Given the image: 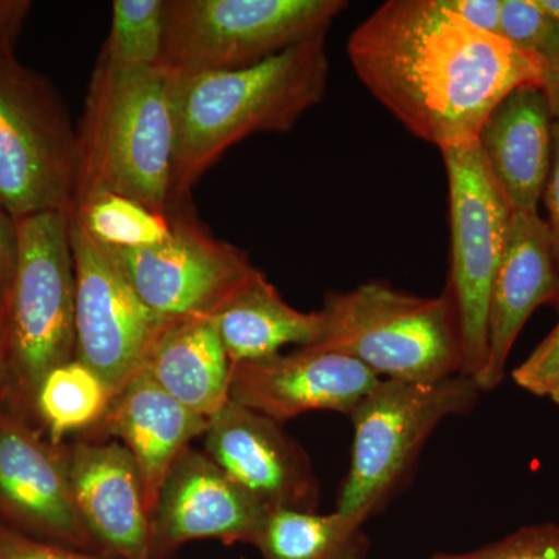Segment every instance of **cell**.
I'll list each match as a JSON object with an SVG mask.
<instances>
[{"label":"cell","instance_id":"7c38bea8","mask_svg":"<svg viewBox=\"0 0 559 559\" xmlns=\"http://www.w3.org/2000/svg\"><path fill=\"white\" fill-rule=\"evenodd\" d=\"M0 521L33 538L103 557L76 509L66 444H51L28 415L7 403L0 406Z\"/></svg>","mask_w":559,"mask_h":559},{"label":"cell","instance_id":"44dd1931","mask_svg":"<svg viewBox=\"0 0 559 559\" xmlns=\"http://www.w3.org/2000/svg\"><path fill=\"white\" fill-rule=\"evenodd\" d=\"M212 318L231 366L278 355L286 345L312 347L323 333L320 311L290 307L261 271Z\"/></svg>","mask_w":559,"mask_h":559},{"label":"cell","instance_id":"f546056e","mask_svg":"<svg viewBox=\"0 0 559 559\" xmlns=\"http://www.w3.org/2000/svg\"><path fill=\"white\" fill-rule=\"evenodd\" d=\"M543 198L547 210H549V221H547V224H549L551 241H554L555 260H557L558 270V289L550 307L559 310V120L554 121L550 173Z\"/></svg>","mask_w":559,"mask_h":559},{"label":"cell","instance_id":"3957f363","mask_svg":"<svg viewBox=\"0 0 559 559\" xmlns=\"http://www.w3.org/2000/svg\"><path fill=\"white\" fill-rule=\"evenodd\" d=\"M176 135V73L164 64L120 68L98 58L76 128L73 205L114 193L170 215Z\"/></svg>","mask_w":559,"mask_h":559},{"label":"cell","instance_id":"30bf717a","mask_svg":"<svg viewBox=\"0 0 559 559\" xmlns=\"http://www.w3.org/2000/svg\"><path fill=\"white\" fill-rule=\"evenodd\" d=\"M189 205L173 209L171 235L160 245L106 248L143 304L170 323L215 314L260 271L248 253L213 237Z\"/></svg>","mask_w":559,"mask_h":559},{"label":"cell","instance_id":"6da1fadb","mask_svg":"<svg viewBox=\"0 0 559 559\" xmlns=\"http://www.w3.org/2000/svg\"><path fill=\"white\" fill-rule=\"evenodd\" d=\"M349 62L407 131L441 150L477 140L510 92L540 84V66L441 0H389L352 33Z\"/></svg>","mask_w":559,"mask_h":559},{"label":"cell","instance_id":"d6986e66","mask_svg":"<svg viewBox=\"0 0 559 559\" xmlns=\"http://www.w3.org/2000/svg\"><path fill=\"white\" fill-rule=\"evenodd\" d=\"M554 121L543 86L524 84L481 124L477 145L514 212H538L549 179Z\"/></svg>","mask_w":559,"mask_h":559},{"label":"cell","instance_id":"ffe728a7","mask_svg":"<svg viewBox=\"0 0 559 559\" xmlns=\"http://www.w3.org/2000/svg\"><path fill=\"white\" fill-rule=\"evenodd\" d=\"M143 370L173 399L202 417H213L230 400L234 366L212 316L170 323Z\"/></svg>","mask_w":559,"mask_h":559},{"label":"cell","instance_id":"cb8c5ba5","mask_svg":"<svg viewBox=\"0 0 559 559\" xmlns=\"http://www.w3.org/2000/svg\"><path fill=\"white\" fill-rule=\"evenodd\" d=\"M92 240L108 249H143L171 235L170 215L114 193H97L70 210Z\"/></svg>","mask_w":559,"mask_h":559},{"label":"cell","instance_id":"7402d4cb","mask_svg":"<svg viewBox=\"0 0 559 559\" xmlns=\"http://www.w3.org/2000/svg\"><path fill=\"white\" fill-rule=\"evenodd\" d=\"M255 547L263 559H367L369 539L340 511L270 510Z\"/></svg>","mask_w":559,"mask_h":559},{"label":"cell","instance_id":"277c9868","mask_svg":"<svg viewBox=\"0 0 559 559\" xmlns=\"http://www.w3.org/2000/svg\"><path fill=\"white\" fill-rule=\"evenodd\" d=\"M28 0H0V210L11 219L72 210L79 138L60 92L22 64Z\"/></svg>","mask_w":559,"mask_h":559},{"label":"cell","instance_id":"836d02e7","mask_svg":"<svg viewBox=\"0 0 559 559\" xmlns=\"http://www.w3.org/2000/svg\"><path fill=\"white\" fill-rule=\"evenodd\" d=\"M9 307L7 294L0 297V406L5 403L9 393Z\"/></svg>","mask_w":559,"mask_h":559},{"label":"cell","instance_id":"7a4b0ae2","mask_svg":"<svg viewBox=\"0 0 559 559\" xmlns=\"http://www.w3.org/2000/svg\"><path fill=\"white\" fill-rule=\"evenodd\" d=\"M326 35L245 69L176 73L175 209L224 153L260 132H288L325 97Z\"/></svg>","mask_w":559,"mask_h":559},{"label":"cell","instance_id":"603a6c76","mask_svg":"<svg viewBox=\"0 0 559 559\" xmlns=\"http://www.w3.org/2000/svg\"><path fill=\"white\" fill-rule=\"evenodd\" d=\"M114 399L102 378L80 359L55 367L40 381L33 417L55 447L72 433L90 432Z\"/></svg>","mask_w":559,"mask_h":559},{"label":"cell","instance_id":"d4e9b609","mask_svg":"<svg viewBox=\"0 0 559 559\" xmlns=\"http://www.w3.org/2000/svg\"><path fill=\"white\" fill-rule=\"evenodd\" d=\"M167 0H116L100 57L120 68L162 64Z\"/></svg>","mask_w":559,"mask_h":559},{"label":"cell","instance_id":"5b68a950","mask_svg":"<svg viewBox=\"0 0 559 559\" xmlns=\"http://www.w3.org/2000/svg\"><path fill=\"white\" fill-rule=\"evenodd\" d=\"M323 333L308 348L342 353L388 380L426 382L462 374L457 312L447 288L439 297L367 282L331 293L320 310Z\"/></svg>","mask_w":559,"mask_h":559},{"label":"cell","instance_id":"83f0119b","mask_svg":"<svg viewBox=\"0 0 559 559\" xmlns=\"http://www.w3.org/2000/svg\"><path fill=\"white\" fill-rule=\"evenodd\" d=\"M513 380L532 395L549 399L559 406V320L546 340L513 371Z\"/></svg>","mask_w":559,"mask_h":559},{"label":"cell","instance_id":"ba28073f","mask_svg":"<svg viewBox=\"0 0 559 559\" xmlns=\"http://www.w3.org/2000/svg\"><path fill=\"white\" fill-rule=\"evenodd\" d=\"M345 0H167L162 64L179 75L245 69L326 35Z\"/></svg>","mask_w":559,"mask_h":559},{"label":"cell","instance_id":"f1b7e54d","mask_svg":"<svg viewBox=\"0 0 559 559\" xmlns=\"http://www.w3.org/2000/svg\"><path fill=\"white\" fill-rule=\"evenodd\" d=\"M0 559H109L86 554L47 540L33 538L27 533L0 521Z\"/></svg>","mask_w":559,"mask_h":559},{"label":"cell","instance_id":"5bb4252c","mask_svg":"<svg viewBox=\"0 0 559 559\" xmlns=\"http://www.w3.org/2000/svg\"><path fill=\"white\" fill-rule=\"evenodd\" d=\"M204 452L267 510H318L311 460L274 419L229 400L209 418Z\"/></svg>","mask_w":559,"mask_h":559},{"label":"cell","instance_id":"e575fe53","mask_svg":"<svg viewBox=\"0 0 559 559\" xmlns=\"http://www.w3.org/2000/svg\"><path fill=\"white\" fill-rule=\"evenodd\" d=\"M535 2L559 31V0H535Z\"/></svg>","mask_w":559,"mask_h":559},{"label":"cell","instance_id":"e0dca14e","mask_svg":"<svg viewBox=\"0 0 559 559\" xmlns=\"http://www.w3.org/2000/svg\"><path fill=\"white\" fill-rule=\"evenodd\" d=\"M209 418L180 404L142 370L110 400L91 439L114 437L130 452L142 479L151 516L162 485L191 441L204 436Z\"/></svg>","mask_w":559,"mask_h":559},{"label":"cell","instance_id":"ac0fdd59","mask_svg":"<svg viewBox=\"0 0 559 559\" xmlns=\"http://www.w3.org/2000/svg\"><path fill=\"white\" fill-rule=\"evenodd\" d=\"M557 289L549 224L538 212H513L509 245L489 300L488 358L479 380L481 392L503 381L507 359L521 330L536 308L551 304Z\"/></svg>","mask_w":559,"mask_h":559},{"label":"cell","instance_id":"1f68e13d","mask_svg":"<svg viewBox=\"0 0 559 559\" xmlns=\"http://www.w3.org/2000/svg\"><path fill=\"white\" fill-rule=\"evenodd\" d=\"M16 260V224L0 210V297L5 296Z\"/></svg>","mask_w":559,"mask_h":559},{"label":"cell","instance_id":"4fadbf2b","mask_svg":"<svg viewBox=\"0 0 559 559\" xmlns=\"http://www.w3.org/2000/svg\"><path fill=\"white\" fill-rule=\"evenodd\" d=\"M267 513L205 452L190 447L162 485L151 516V559H173L197 539L255 546Z\"/></svg>","mask_w":559,"mask_h":559},{"label":"cell","instance_id":"52a82bcc","mask_svg":"<svg viewBox=\"0 0 559 559\" xmlns=\"http://www.w3.org/2000/svg\"><path fill=\"white\" fill-rule=\"evenodd\" d=\"M480 392L463 374L426 382L378 381L348 415L355 440L336 511L362 524L380 513L433 430L444 419L473 411Z\"/></svg>","mask_w":559,"mask_h":559},{"label":"cell","instance_id":"4316f807","mask_svg":"<svg viewBox=\"0 0 559 559\" xmlns=\"http://www.w3.org/2000/svg\"><path fill=\"white\" fill-rule=\"evenodd\" d=\"M429 559H559V525H532L477 550L436 554Z\"/></svg>","mask_w":559,"mask_h":559},{"label":"cell","instance_id":"484cf974","mask_svg":"<svg viewBox=\"0 0 559 559\" xmlns=\"http://www.w3.org/2000/svg\"><path fill=\"white\" fill-rule=\"evenodd\" d=\"M500 36L540 66L559 46V31L535 0H502Z\"/></svg>","mask_w":559,"mask_h":559},{"label":"cell","instance_id":"2e32d148","mask_svg":"<svg viewBox=\"0 0 559 559\" xmlns=\"http://www.w3.org/2000/svg\"><path fill=\"white\" fill-rule=\"evenodd\" d=\"M70 485L84 525L109 559H151V514L142 479L119 441L66 444Z\"/></svg>","mask_w":559,"mask_h":559},{"label":"cell","instance_id":"8992f818","mask_svg":"<svg viewBox=\"0 0 559 559\" xmlns=\"http://www.w3.org/2000/svg\"><path fill=\"white\" fill-rule=\"evenodd\" d=\"M14 224L16 260L7 290L9 393L5 403L35 421L33 407L40 381L55 367L76 356L70 213H39Z\"/></svg>","mask_w":559,"mask_h":559},{"label":"cell","instance_id":"8fae6325","mask_svg":"<svg viewBox=\"0 0 559 559\" xmlns=\"http://www.w3.org/2000/svg\"><path fill=\"white\" fill-rule=\"evenodd\" d=\"M75 267L76 359L94 370L114 396L145 369L170 322L150 310L108 249L70 215Z\"/></svg>","mask_w":559,"mask_h":559},{"label":"cell","instance_id":"9a60e30c","mask_svg":"<svg viewBox=\"0 0 559 559\" xmlns=\"http://www.w3.org/2000/svg\"><path fill=\"white\" fill-rule=\"evenodd\" d=\"M380 380L342 353L300 348L234 366L230 400L283 425L308 412L349 415Z\"/></svg>","mask_w":559,"mask_h":559},{"label":"cell","instance_id":"d6a6232c","mask_svg":"<svg viewBox=\"0 0 559 559\" xmlns=\"http://www.w3.org/2000/svg\"><path fill=\"white\" fill-rule=\"evenodd\" d=\"M540 86L546 92L555 120H559V46L540 61Z\"/></svg>","mask_w":559,"mask_h":559},{"label":"cell","instance_id":"4dcf8cb0","mask_svg":"<svg viewBox=\"0 0 559 559\" xmlns=\"http://www.w3.org/2000/svg\"><path fill=\"white\" fill-rule=\"evenodd\" d=\"M441 3L473 27L500 36L502 0H441Z\"/></svg>","mask_w":559,"mask_h":559},{"label":"cell","instance_id":"9c48e42d","mask_svg":"<svg viewBox=\"0 0 559 559\" xmlns=\"http://www.w3.org/2000/svg\"><path fill=\"white\" fill-rule=\"evenodd\" d=\"M450 186L451 277L463 377L477 382L488 358L492 285L509 245L513 207L473 142L441 150Z\"/></svg>","mask_w":559,"mask_h":559}]
</instances>
